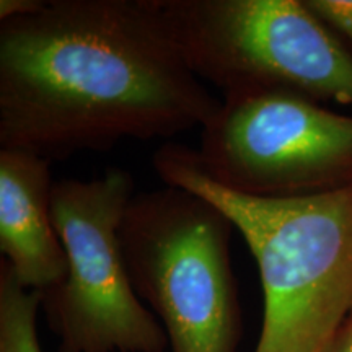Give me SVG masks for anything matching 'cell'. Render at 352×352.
I'll return each instance as SVG.
<instances>
[{"label":"cell","instance_id":"1","mask_svg":"<svg viewBox=\"0 0 352 352\" xmlns=\"http://www.w3.org/2000/svg\"><path fill=\"white\" fill-rule=\"evenodd\" d=\"M219 107L155 0H44L0 21V148L60 160L173 138Z\"/></svg>","mask_w":352,"mask_h":352},{"label":"cell","instance_id":"2","mask_svg":"<svg viewBox=\"0 0 352 352\" xmlns=\"http://www.w3.org/2000/svg\"><path fill=\"white\" fill-rule=\"evenodd\" d=\"M152 165L166 186L212 202L258 264L263 324L254 352H327L352 310V186L296 199H259L220 186L192 148L162 145Z\"/></svg>","mask_w":352,"mask_h":352},{"label":"cell","instance_id":"3","mask_svg":"<svg viewBox=\"0 0 352 352\" xmlns=\"http://www.w3.org/2000/svg\"><path fill=\"white\" fill-rule=\"evenodd\" d=\"M233 228L217 206L182 188L135 192L127 204L120 226L122 256L170 352H239Z\"/></svg>","mask_w":352,"mask_h":352},{"label":"cell","instance_id":"4","mask_svg":"<svg viewBox=\"0 0 352 352\" xmlns=\"http://www.w3.org/2000/svg\"><path fill=\"white\" fill-rule=\"evenodd\" d=\"M188 67L222 96L292 90L352 109V52L305 0H155Z\"/></svg>","mask_w":352,"mask_h":352},{"label":"cell","instance_id":"5","mask_svg":"<svg viewBox=\"0 0 352 352\" xmlns=\"http://www.w3.org/2000/svg\"><path fill=\"white\" fill-rule=\"evenodd\" d=\"M134 195V179L121 168L52 186V223L67 272L41 292V308L59 352L170 351L162 324L135 294L121 252L120 226Z\"/></svg>","mask_w":352,"mask_h":352},{"label":"cell","instance_id":"6","mask_svg":"<svg viewBox=\"0 0 352 352\" xmlns=\"http://www.w3.org/2000/svg\"><path fill=\"white\" fill-rule=\"evenodd\" d=\"M201 129L196 164L233 192L296 199L352 186V114L297 91L222 96Z\"/></svg>","mask_w":352,"mask_h":352},{"label":"cell","instance_id":"7","mask_svg":"<svg viewBox=\"0 0 352 352\" xmlns=\"http://www.w3.org/2000/svg\"><path fill=\"white\" fill-rule=\"evenodd\" d=\"M51 162L0 148V252L21 287L44 292L65 277L67 258L51 215Z\"/></svg>","mask_w":352,"mask_h":352},{"label":"cell","instance_id":"8","mask_svg":"<svg viewBox=\"0 0 352 352\" xmlns=\"http://www.w3.org/2000/svg\"><path fill=\"white\" fill-rule=\"evenodd\" d=\"M41 292L21 287L7 261L0 263V352H43L38 336Z\"/></svg>","mask_w":352,"mask_h":352},{"label":"cell","instance_id":"9","mask_svg":"<svg viewBox=\"0 0 352 352\" xmlns=\"http://www.w3.org/2000/svg\"><path fill=\"white\" fill-rule=\"evenodd\" d=\"M307 7L352 52V0H305Z\"/></svg>","mask_w":352,"mask_h":352},{"label":"cell","instance_id":"10","mask_svg":"<svg viewBox=\"0 0 352 352\" xmlns=\"http://www.w3.org/2000/svg\"><path fill=\"white\" fill-rule=\"evenodd\" d=\"M43 3L44 0H0V21L32 15Z\"/></svg>","mask_w":352,"mask_h":352},{"label":"cell","instance_id":"11","mask_svg":"<svg viewBox=\"0 0 352 352\" xmlns=\"http://www.w3.org/2000/svg\"><path fill=\"white\" fill-rule=\"evenodd\" d=\"M327 352H352V310L334 334Z\"/></svg>","mask_w":352,"mask_h":352}]
</instances>
